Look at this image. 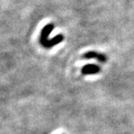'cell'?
Wrapping results in <instances>:
<instances>
[{"mask_svg": "<svg viewBox=\"0 0 134 134\" xmlns=\"http://www.w3.org/2000/svg\"><path fill=\"white\" fill-rule=\"evenodd\" d=\"M64 38H65V37H64L62 34H58L56 37H52V39H47L46 41L42 43L41 45L44 48H45V49H51V48H52L53 46H55V45L60 44L64 40Z\"/></svg>", "mask_w": 134, "mask_h": 134, "instance_id": "6da1fadb", "label": "cell"}, {"mask_svg": "<svg viewBox=\"0 0 134 134\" xmlns=\"http://www.w3.org/2000/svg\"><path fill=\"white\" fill-rule=\"evenodd\" d=\"M100 71V67L97 65H93V64H89V65H85L83 66L81 70V72L83 75H93L97 74Z\"/></svg>", "mask_w": 134, "mask_h": 134, "instance_id": "7a4b0ae2", "label": "cell"}, {"mask_svg": "<svg viewBox=\"0 0 134 134\" xmlns=\"http://www.w3.org/2000/svg\"><path fill=\"white\" fill-rule=\"evenodd\" d=\"M53 29H54V25H53V24H48V25H46L42 29L41 33H40V37H39L40 44L48 39V36H49L51 32L53 31Z\"/></svg>", "mask_w": 134, "mask_h": 134, "instance_id": "3957f363", "label": "cell"}, {"mask_svg": "<svg viewBox=\"0 0 134 134\" xmlns=\"http://www.w3.org/2000/svg\"><path fill=\"white\" fill-rule=\"evenodd\" d=\"M84 58H86V59L95 58V59H97L98 61H99V62H101V63H104V62H106V61H107V58L104 54L98 53L96 52H92V51H91V52H88L85 53V54L84 55Z\"/></svg>", "mask_w": 134, "mask_h": 134, "instance_id": "277c9868", "label": "cell"}]
</instances>
